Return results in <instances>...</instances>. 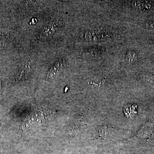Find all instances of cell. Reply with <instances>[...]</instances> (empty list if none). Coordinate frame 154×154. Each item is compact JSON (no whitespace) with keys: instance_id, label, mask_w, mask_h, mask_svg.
<instances>
[{"instance_id":"cell-1","label":"cell","mask_w":154,"mask_h":154,"mask_svg":"<svg viewBox=\"0 0 154 154\" xmlns=\"http://www.w3.org/2000/svg\"><path fill=\"white\" fill-rule=\"evenodd\" d=\"M66 65V62L64 59H61L57 61L53 65L48 72L47 77L48 78H52L61 72L64 69Z\"/></svg>"},{"instance_id":"cell-2","label":"cell","mask_w":154,"mask_h":154,"mask_svg":"<svg viewBox=\"0 0 154 154\" xmlns=\"http://www.w3.org/2000/svg\"><path fill=\"white\" fill-rule=\"evenodd\" d=\"M57 22H54V21L51 22L47 25H45V27L42 29L41 31V36L44 37H48L51 35L55 30L58 28V25Z\"/></svg>"},{"instance_id":"cell-5","label":"cell","mask_w":154,"mask_h":154,"mask_svg":"<svg viewBox=\"0 0 154 154\" xmlns=\"http://www.w3.org/2000/svg\"><path fill=\"white\" fill-rule=\"evenodd\" d=\"M1 87H2V82H1V80H0V93H1Z\"/></svg>"},{"instance_id":"cell-4","label":"cell","mask_w":154,"mask_h":154,"mask_svg":"<svg viewBox=\"0 0 154 154\" xmlns=\"http://www.w3.org/2000/svg\"><path fill=\"white\" fill-rule=\"evenodd\" d=\"M137 7L141 10H144L149 8V6L147 3L142 2H137Z\"/></svg>"},{"instance_id":"cell-3","label":"cell","mask_w":154,"mask_h":154,"mask_svg":"<svg viewBox=\"0 0 154 154\" xmlns=\"http://www.w3.org/2000/svg\"><path fill=\"white\" fill-rule=\"evenodd\" d=\"M152 126L151 123H146L140 130L139 134L141 136L149 137L150 136L152 132Z\"/></svg>"}]
</instances>
